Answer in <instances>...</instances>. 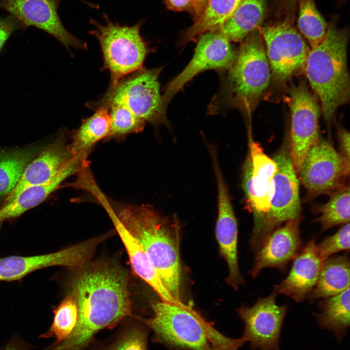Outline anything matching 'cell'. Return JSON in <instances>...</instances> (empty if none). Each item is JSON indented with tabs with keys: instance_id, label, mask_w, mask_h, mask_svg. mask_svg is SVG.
Segmentation results:
<instances>
[{
	"instance_id": "obj_1",
	"label": "cell",
	"mask_w": 350,
	"mask_h": 350,
	"mask_svg": "<svg viewBox=\"0 0 350 350\" xmlns=\"http://www.w3.org/2000/svg\"><path fill=\"white\" fill-rule=\"evenodd\" d=\"M71 283L78 309L75 327L54 350H87L99 331L132 315L126 273L120 266L100 263L83 266Z\"/></svg>"
},
{
	"instance_id": "obj_2",
	"label": "cell",
	"mask_w": 350,
	"mask_h": 350,
	"mask_svg": "<svg viewBox=\"0 0 350 350\" xmlns=\"http://www.w3.org/2000/svg\"><path fill=\"white\" fill-rule=\"evenodd\" d=\"M110 209L145 251L170 294L180 298L179 223L175 216H164L148 204L113 201L101 194L98 198Z\"/></svg>"
},
{
	"instance_id": "obj_3",
	"label": "cell",
	"mask_w": 350,
	"mask_h": 350,
	"mask_svg": "<svg viewBox=\"0 0 350 350\" xmlns=\"http://www.w3.org/2000/svg\"><path fill=\"white\" fill-rule=\"evenodd\" d=\"M263 43L258 29L241 42L234 62L226 70L219 90L208 106L210 115L234 108L246 112L253 110L270 79V67Z\"/></svg>"
},
{
	"instance_id": "obj_4",
	"label": "cell",
	"mask_w": 350,
	"mask_h": 350,
	"mask_svg": "<svg viewBox=\"0 0 350 350\" xmlns=\"http://www.w3.org/2000/svg\"><path fill=\"white\" fill-rule=\"evenodd\" d=\"M347 30L330 24L325 40L309 52L304 66L307 78L319 99L324 118L330 121L349 100Z\"/></svg>"
},
{
	"instance_id": "obj_5",
	"label": "cell",
	"mask_w": 350,
	"mask_h": 350,
	"mask_svg": "<svg viewBox=\"0 0 350 350\" xmlns=\"http://www.w3.org/2000/svg\"><path fill=\"white\" fill-rule=\"evenodd\" d=\"M152 316L143 320L160 342L188 350H237L242 337L229 338L220 333L187 305L164 301L152 304Z\"/></svg>"
},
{
	"instance_id": "obj_6",
	"label": "cell",
	"mask_w": 350,
	"mask_h": 350,
	"mask_svg": "<svg viewBox=\"0 0 350 350\" xmlns=\"http://www.w3.org/2000/svg\"><path fill=\"white\" fill-rule=\"evenodd\" d=\"M105 23L91 19L94 28L89 33L98 40L103 59L102 70H108L110 78L107 89L112 88L123 77L143 67L152 51L140 34L142 22L122 25L104 15Z\"/></svg>"
},
{
	"instance_id": "obj_7",
	"label": "cell",
	"mask_w": 350,
	"mask_h": 350,
	"mask_svg": "<svg viewBox=\"0 0 350 350\" xmlns=\"http://www.w3.org/2000/svg\"><path fill=\"white\" fill-rule=\"evenodd\" d=\"M162 70V67H142L121 79L102 98L88 103L86 106L95 110L110 102H119L145 122L154 125L168 124L167 108L160 91L159 76Z\"/></svg>"
},
{
	"instance_id": "obj_8",
	"label": "cell",
	"mask_w": 350,
	"mask_h": 350,
	"mask_svg": "<svg viewBox=\"0 0 350 350\" xmlns=\"http://www.w3.org/2000/svg\"><path fill=\"white\" fill-rule=\"evenodd\" d=\"M273 159L278 169L274 175L275 193L269 210L259 229L251 236V247L255 251L280 224L300 218L299 181L290 157L282 151Z\"/></svg>"
},
{
	"instance_id": "obj_9",
	"label": "cell",
	"mask_w": 350,
	"mask_h": 350,
	"mask_svg": "<svg viewBox=\"0 0 350 350\" xmlns=\"http://www.w3.org/2000/svg\"><path fill=\"white\" fill-rule=\"evenodd\" d=\"M266 53L275 77L285 81L304 67L310 49L288 18L261 29Z\"/></svg>"
},
{
	"instance_id": "obj_10",
	"label": "cell",
	"mask_w": 350,
	"mask_h": 350,
	"mask_svg": "<svg viewBox=\"0 0 350 350\" xmlns=\"http://www.w3.org/2000/svg\"><path fill=\"white\" fill-rule=\"evenodd\" d=\"M288 101L291 115L290 157L298 173L308 151L320 139V109L316 98L304 82L291 88Z\"/></svg>"
},
{
	"instance_id": "obj_11",
	"label": "cell",
	"mask_w": 350,
	"mask_h": 350,
	"mask_svg": "<svg viewBox=\"0 0 350 350\" xmlns=\"http://www.w3.org/2000/svg\"><path fill=\"white\" fill-rule=\"evenodd\" d=\"M218 29L199 36L194 54L184 70L166 86L162 98L165 107L173 97L191 79L209 70L225 71L234 62L237 51Z\"/></svg>"
},
{
	"instance_id": "obj_12",
	"label": "cell",
	"mask_w": 350,
	"mask_h": 350,
	"mask_svg": "<svg viewBox=\"0 0 350 350\" xmlns=\"http://www.w3.org/2000/svg\"><path fill=\"white\" fill-rule=\"evenodd\" d=\"M298 174L310 195L332 193L344 186L350 163L329 141L319 139L308 151Z\"/></svg>"
},
{
	"instance_id": "obj_13",
	"label": "cell",
	"mask_w": 350,
	"mask_h": 350,
	"mask_svg": "<svg viewBox=\"0 0 350 350\" xmlns=\"http://www.w3.org/2000/svg\"><path fill=\"white\" fill-rule=\"evenodd\" d=\"M100 243L96 237L52 253L0 258V281L19 280L34 271L52 266L79 268L86 264Z\"/></svg>"
},
{
	"instance_id": "obj_14",
	"label": "cell",
	"mask_w": 350,
	"mask_h": 350,
	"mask_svg": "<svg viewBox=\"0 0 350 350\" xmlns=\"http://www.w3.org/2000/svg\"><path fill=\"white\" fill-rule=\"evenodd\" d=\"M274 291L264 298H260L251 307L246 305L238 309L245 324L243 336L253 350H279L281 329L287 312L285 305L276 302Z\"/></svg>"
},
{
	"instance_id": "obj_15",
	"label": "cell",
	"mask_w": 350,
	"mask_h": 350,
	"mask_svg": "<svg viewBox=\"0 0 350 350\" xmlns=\"http://www.w3.org/2000/svg\"><path fill=\"white\" fill-rule=\"evenodd\" d=\"M61 0H0V8L16 18L22 28L34 26L52 35L67 49L87 50V43L63 26L58 9Z\"/></svg>"
},
{
	"instance_id": "obj_16",
	"label": "cell",
	"mask_w": 350,
	"mask_h": 350,
	"mask_svg": "<svg viewBox=\"0 0 350 350\" xmlns=\"http://www.w3.org/2000/svg\"><path fill=\"white\" fill-rule=\"evenodd\" d=\"M218 192V216L215 234L220 253L228 268V284L235 289L243 283L238 265V224L227 184L220 168L218 157H211Z\"/></svg>"
},
{
	"instance_id": "obj_17",
	"label": "cell",
	"mask_w": 350,
	"mask_h": 350,
	"mask_svg": "<svg viewBox=\"0 0 350 350\" xmlns=\"http://www.w3.org/2000/svg\"><path fill=\"white\" fill-rule=\"evenodd\" d=\"M68 134L66 131L62 132L30 162L2 206L12 201L28 187L50 182L78 156H74L70 149Z\"/></svg>"
},
{
	"instance_id": "obj_18",
	"label": "cell",
	"mask_w": 350,
	"mask_h": 350,
	"mask_svg": "<svg viewBox=\"0 0 350 350\" xmlns=\"http://www.w3.org/2000/svg\"><path fill=\"white\" fill-rule=\"evenodd\" d=\"M300 219L286 222L274 230L256 251L254 265L250 271L255 278L266 267L284 272L287 264L301 248L302 241L299 230Z\"/></svg>"
},
{
	"instance_id": "obj_19",
	"label": "cell",
	"mask_w": 350,
	"mask_h": 350,
	"mask_svg": "<svg viewBox=\"0 0 350 350\" xmlns=\"http://www.w3.org/2000/svg\"><path fill=\"white\" fill-rule=\"evenodd\" d=\"M249 152L252 168V191L246 203L248 210L254 215L253 233H255L270 209L275 190L274 175L278 169L274 160L264 153L257 142L250 140Z\"/></svg>"
},
{
	"instance_id": "obj_20",
	"label": "cell",
	"mask_w": 350,
	"mask_h": 350,
	"mask_svg": "<svg viewBox=\"0 0 350 350\" xmlns=\"http://www.w3.org/2000/svg\"><path fill=\"white\" fill-rule=\"evenodd\" d=\"M316 245L314 237L298 252L287 277L275 286L277 294L290 297L297 302L307 298L316 284L323 262Z\"/></svg>"
},
{
	"instance_id": "obj_21",
	"label": "cell",
	"mask_w": 350,
	"mask_h": 350,
	"mask_svg": "<svg viewBox=\"0 0 350 350\" xmlns=\"http://www.w3.org/2000/svg\"><path fill=\"white\" fill-rule=\"evenodd\" d=\"M104 208L125 248L131 266L136 274L155 290L161 301L180 306L184 305L183 302L177 301L170 294L147 254L137 240L110 209Z\"/></svg>"
},
{
	"instance_id": "obj_22",
	"label": "cell",
	"mask_w": 350,
	"mask_h": 350,
	"mask_svg": "<svg viewBox=\"0 0 350 350\" xmlns=\"http://www.w3.org/2000/svg\"><path fill=\"white\" fill-rule=\"evenodd\" d=\"M85 166L84 159L76 157L50 182L23 190L14 200L0 208V223L17 218L41 203L66 178L80 172Z\"/></svg>"
},
{
	"instance_id": "obj_23",
	"label": "cell",
	"mask_w": 350,
	"mask_h": 350,
	"mask_svg": "<svg viewBox=\"0 0 350 350\" xmlns=\"http://www.w3.org/2000/svg\"><path fill=\"white\" fill-rule=\"evenodd\" d=\"M350 269L348 252L324 260L316 284L307 299L312 302L338 294L350 287Z\"/></svg>"
},
{
	"instance_id": "obj_24",
	"label": "cell",
	"mask_w": 350,
	"mask_h": 350,
	"mask_svg": "<svg viewBox=\"0 0 350 350\" xmlns=\"http://www.w3.org/2000/svg\"><path fill=\"white\" fill-rule=\"evenodd\" d=\"M267 0H242L231 15L218 29L231 42H242L260 28Z\"/></svg>"
},
{
	"instance_id": "obj_25",
	"label": "cell",
	"mask_w": 350,
	"mask_h": 350,
	"mask_svg": "<svg viewBox=\"0 0 350 350\" xmlns=\"http://www.w3.org/2000/svg\"><path fill=\"white\" fill-rule=\"evenodd\" d=\"M94 110L95 113L83 120L78 128L71 133L69 146L74 156L87 155L93 145L105 140L109 134L111 121L108 109L100 107Z\"/></svg>"
},
{
	"instance_id": "obj_26",
	"label": "cell",
	"mask_w": 350,
	"mask_h": 350,
	"mask_svg": "<svg viewBox=\"0 0 350 350\" xmlns=\"http://www.w3.org/2000/svg\"><path fill=\"white\" fill-rule=\"evenodd\" d=\"M241 0H208L201 15L182 32L178 44L186 45L206 32L220 28L231 16Z\"/></svg>"
},
{
	"instance_id": "obj_27",
	"label": "cell",
	"mask_w": 350,
	"mask_h": 350,
	"mask_svg": "<svg viewBox=\"0 0 350 350\" xmlns=\"http://www.w3.org/2000/svg\"><path fill=\"white\" fill-rule=\"evenodd\" d=\"M319 313H315L319 326L327 329L341 340L350 327V287L334 296L324 298L318 304Z\"/></svg>"
},
{
	"instance_id": "obj_28",
	"label": "cell",
	"mask_w": 350,
	"mask_h": 350,
	"mask_svg": "<svg viewBox=\"0 0 350 350\" xmlns=\"http://www.w3.org/2000/svg\"><path fill=\"white\" fill-rule=\"evenodd\" d=\"M38 152L36 148L0 151V196L11 192Z\"/></svg>"
},
{
	"instance_id": "obj_29",
	"label": "cell",
	"mask_w": 350,
	"mask_h": 350,
	"mask_svg": "<svg viewBox=\"0 0 350 350\" xmlns=\"http://www.w3.org/2000/svg\"><path fill=\"white\" fill-rule=\"evenodd\" d=\"M299 14L298 25L311 49L326 38L329 25L316 8L314 0H298Z\"/></svg>"
},
{
	"instance_id": "obj_30",
	"label": "cell",
	"mask_w": 350,
	"mask_h": 350,
	"mask_svg": "<svg viewBox=\"0 0 350 350\" xmlns=\"http://www.w3.org/2000/svg\"><path fill=\"white\" fill-rule=\"evenodd\" d=\"M103 107L108 109L111 121L110 131L105 140H122L128 135L143 130L146 122L123 104L112 102Z\"/></svg>"
},
{
	"instance_id": "obj_31",
	"label": "cell",
	"mask_w": 350,
	"mask_h": 350,
	"mask_svg": "<svg viewBox=\"0 0 350 350\" xmlns=\"http://www.w3.org/2000/svg\"><path fill=\"white\" fill-rule=\"evenodd\" d=\"M53 312L52 324L48 331L41 335L44 338L55 336V341L52 346L63 341L76 326L78 309L74 297L70 294L59 304Z\"/></svg>"
},
{
	"instance_id": "obj_32",
	"label": "cell",
	"mask_w": 350,
	"mask_h": 350,
	"mask_svg": "<svg viewBox=\"0 0 350 350\" xmlns=\"http://www.w3.org/2000/svg\"><path fill=\"white\" fill-rule=\"evenodd\" d=\"M319 222L323 231L350 222V188L343 186L332 193L329 200L319 207Z\"/></svg>"
},
{
	"instance_id": "obj_33",
	"label": "cell",
	"mask_w": 350,
	"mask_h": 350,
	"mask_svg": "<svg viewBox=\"0 0 350 350\" xmlns=\"http://www.w3.org/2000/svg\"><path fill=\"white\" fill-rule=\"evenodd\" d=\"M147 334L146 329L140 325H127L106 342L87 350H148Z\"/></svg>"
},
{
	"instance_id": "obj_34",
	"label": "cell",
	"mask_w": 350,
	"mask_h": 350,
	"mask_svg": "<svg viewBox=\"0 0 350 350\" xmlns=\"http://www.w3.org/2000/svg\"><path fill=\"white\" fill-rule=\"evenodd\" d=\"M321 259L323 261L338 252L350 249V223L341 227L332 235L326 238L316 245Z\"/></svg>"
},
{
	"instance_id": "obj_35",
	"label": "cell",
	"mask_w": 350,
	"mask_h": 350,
	"mask_svg": "<svg viewBox=\"0 0 350 350\" xmlns=\"http://www.w3.org/2000/svg\"><path fill=\"white\" fill-rule=\"evenodd\" d=\"M21 28V23L13 16L0 17V51L12 34Z\"/></svg>"
},
{
	"instance_id": "obj_36",
	"label": "cell",
	"mask_w": 350,
	"mask_h": 350,
	"mask_svg": "<svg viewBox=\"0 0 350 350\" xmlns=\"http://www.w3.org/2000/svg\"><path fill=\"white\" fill-rule=\"evenodd\" d=\"M167 8L171 10L181 12L188 11L193 13L192 0H164Z\"/></svg>"
},
{
	"instance_id": "obj_37",
	"label": "cell",
	"mask_w": 350,
	"mask_h": 350,
	"mask_svg": "<svg viewBox=\"0 0 350 350\" xmlns=\"http://www.w3.org/2000/svg\"><path fill=\"white\" fill-rule=\"evenodd\" d=\"M338 139L341 150V154L345 159L350 163V133L343 128L338 130Z\"/></svg>"
},
{
	"instance_id": "obj_38",
	"label": "cell",
	"mask_w": 350,
	"mask_h": 350,
	"mask_svg": "<svg viewBox=\"0 0 350 350\" xmlns=\"http://www.w3.org/2000/svg\"><path fill=\"white\" fill-rule=\"evenodd\" d=\"M208 0H192L193 6V20H196L202 14Z\"/></svg>"
},
{
	"instance_id": "obj_39",
	"label": "cell",
	"mask_w": 350,
	"mask_h": 350,
	"mask_svg": "<svg viewBox=\"0 0 350 350\" xmlns=\"http://www.w3.org/2000/svg\"><path fill=\"white\" fill-rule=\"evenodd\" d=\"M280 4L283 6L285 7H292L294 5L295 0H279Z\"/></svg>"
},
{
	"instance_id": "obj_40",
	"label": "cell",
	"mask_w": 350,
	"mask_h": 350,
	"mask_svg": "<svg viewBox=\"0 0 350 350\" xmlns=\"http://www.w3.org/2000/svg\"><path fill=\"white\" fill-rule=\"evenodd\" d=\"M0 350H24L22 349L19 348V347H18L14 346H10L8 347H7L6 348Z\"/></svg>"
}]
</instances>
